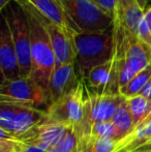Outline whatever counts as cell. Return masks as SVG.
I'll return each instance as SVG.
<instances>
[{
    "label": "cell",
    "instance_id": "484cf974",
    "mask_svg": "<svg viewBox=\"0 0 151 152\" xmlns=\"http://www.w3.org/2000/svg\"><path fill=\"white\" fill-rule=\"evenodd\" d=\"M141 94L143 96H145L146 98H148L149 100H151V79L148 82V84L146 85V87L144 88V90L141 92Z\"/></svg>",
    "mask_w": 151,
    "mask_h": 152
},
{
    "label": "cell",
    "instance_id": "277c9868",
    "mask_svg": "<svg viewBox=\"0 0 151 152\" xmlns=\"http://www.w3.org/2000/svg\"><path fill=\"white\" fill-rule=\"evenodd\" d=\"M75 33L113 31L114 19L90 0H61Z\"/></svg>",
    "mask_w": 151,
    "mask_h": 152
},
{
    "label": "cell",
    "instance_id": "2e32d148",
    "mask_svg": "<svg viewBox=\"0 0 151 152\" xmlns=\"http://www.w3.org/2000/svg\"><path fill=\"white\" fill-rule=\"evenodd\" d=\"M127 109L133 118L135 127L139 126L146 120L151 111V100L142 94L126 98Z\"/></svg>",
    "mask_w": 151,
    "mask_h": 152
},
{
    "label": "cell",
    "instance_id": "5b68a950",
    "mask_svg": "<svg viewBox=\"0 0 151 152\" xmlns=\"http://www.w3.org/2000/svg\"><path fill=\"white\" fill-rule=\"evenodd\" d=\"M2 19L6 22L12 35L20 66L21 78H30L32 59L30 31L26 15L20 4L14 1L2 12Z\"/></svg>",
    "mask_w": 151,
    "mask_h": 152
},
{
    "label": "cell",
    "instance_id": "f1b7e54d",
    "mask_svg": "<svg viewBox=\"0 0 151 152\" xmlns=\"http://www.w3.org/2000/svg\"><path fill=\"white\" fill-rule=\"evenodd\" d=\"M148 121H151V111H150L149 115H148V117H147V118H146V120L144 121V122H148Z\"/></svg>",
    "mask_w": 151,
    "mask_h": 152
},
{
    "label": "cell",
    "instance_id": "cb8c5ba5",
    "mask_svg": "<svg viewBox=\"0 0 151 152\" xmlns=\"http://www.w3.org/2000/svg\"><path fill=\"white\" fill-rule=\"evenodd\" d=\"M42 148H38L36 146H31V145L24 144L23 142H18V152H46Z\"/></svg>",
    "mask_w": 151,
    "mask_h": 152
},
{
    "label": "cell",
    "instance_id": "7a4b0ae2",
    "mask_svg": "<svg viewBox=\"0 0 151 152\" xmlns=\"http://www.w3.org/2000/svg\"><path fill=\"white\" fill-rule=\"evenodd\" d=\"M23 8L28 20L31 42L32 69L30 79L35 81L42 88L49 91V83L56 66V57L44 26L42 25L37 12L30 5L17 2Z\"/></svg>",
    "mask_w": 151,
    "mask_h": 152
},
{
    "label": "cell",
    "instance_id": "d6986e66",
    "mask_svg": "<svg viewBox=\"0 0 151 152\" xmlns=\"http://www.w3.org/2000/svg\"><path fill=\"white\" fill-rule=\"evenodd\" d=\"M89 136L92 138H110L119 142L116 128L112 121L94 122L89 128Z\"/></svg>",
    "mask_w": 151,
    "mask_h": 152
},
{
    "label": "cell",
    "instance_id": "7402d4cb",
    "mask_svg": "<svg viewBox=\"0 0 151 152\" xmlns=\"http://www.w3.org/2000/svg\"><path fill=\"white\" fill-rule=\"evenodd\" d=\"M137 36L143 42H145L146 45L151 47V30H150L149 26H148L147 22H146L145 17H144V20L142 21L141 25H140V27H139Z\"/></svg>",
    "mask_w": 151,
    "mask_h": 152
},
{
    "label": "cell",
    "instance_id": "8992f818",
    "mask_svg": "<svg viewBox=\"0 0 151 152\" xmlns=\"http://www.w3.org/2000/svg\"><path fill=\"white\" fill-rule=\"evenodd\" d=\"M87 91L80 80L79 85L59 100L51 104L47 109L46 120L67 127H79L85 119Z\"/></svg>",
    "mask_w": 151,
    "mask_h": 152
},
{
    "label": "cell",
    "instance_id": "5bb4252c",
    "mask_svg": "<svg viewBox=\"0 0 151 152\" xmlns=\"http://www.w3.org/2000/svg\"><path fill=\"white\" fill-rule=\"evenodd\" d=\"M16 2H23L33 7L42 16L60 26L74 39V32L69 20L63 7L61 0H15Z\"/></svg>",
    "mask_w": 151,
    "mask_h": 152
},
{
    "label": "cell",
    "instance_id": "52a82bcc",
    "mask_svg": "<svg viewBox=\"0 0 151 152\" xmlns=\"http://www.w3.org/2000/svg\"><path fill=\"white\" fill-rule=\"evenodd\" d=\"M0 102L35 109H40L44 106L49 107L51 104L49 91L30 78H20L14 81L2 80Z\"/></svg>",
    "mask_w": 151,
    "mask_h": 152
},
{
    "label": "cell",
    "instance_id": "30bf717a",
    "mask_svg": "<svg viewBox=\"0 0 151 152\" xmlns=\"http://www.w3.org/2000/svg\"><path fill=\"white\" fill-rule=\"evenodd\" d=\"M67 126L44 121L18 138L24 144L36 146L44 150L54 149L67 132Z\"/></svg>",
    "mask_w": 151,
    "mask_h": 152
},
{
    "label": "cell",
    "instance_id": "ac0fdd59",
    "mask_svg": "<svg viewBox=\"0 0 151 152\" xmlns=\"http://www.w3.org/2000/svg\"><path fill=\"white\" fill-rule=\"evenodd\" d=\"M150 79H151V63L146 68H144L142 72H140L138 75H136L127 84L120 87L119 92L125 98H129V97H133V96L139 95L144 90V88L148 84Z\"/></svg>",
    "mask_w": 151,
    "mask_h": 152
},
{
    "label": "cell",
    "instance_id": "4fadbf2b",
    "mask_svg": "<svg viewBox=\"0 0 151 152\" xmlns=\"http://www.w3.org/2000/svg\"><path fill=\"white\" fill-rule=\"evenodd\" d=\"M80 83L75 63L55 66L49 83V95L51 104L59 100L76 88Z\"/></svg>",
    "mask_w": 151,
    "mask_h": 152
},
{
    "label": "cell",
    "instance_id": "8fae6325",
    "mask_svg": "<svg viewBox=\"0 0 151 152\" xmlns=\"http://www.w3.org/2000/svg\"><path fill=\"white\" fill-rule=\"evenodd\" d=\"M37 15L50 37L55 57H56V66L75 63L76 52L73 38L60 26L47 19L46 17L42 16L39 12H37Z\"/></svg>",
    "mask_w": 151,
    "mask_h": 152
},
{
    "label": "cell",
    "instance_id": "4dcf8cb0",
    "mask_svg": "<svg viewBox=\"0 0 151 152\" xmlns=\"http://www.w3.org/2000/svg\"><path fill=\"white\" fill-rule=\"evenodd\" d=\"M46 152H55V151L53 150V149H51V150H47Z\"/></svg>",
    "mask_w": 151,
    "mask_h": 152
},
{
    "label": "cell",
    "instance_id": "83f0119b",
    "mask_svg": "<svg viewBox=\"0 0 151 152\" xmlns=\"http://www.w3.org/2000/svg\"><path fill=\"white\" fill-rule=\"evenodd\" d=\"M14 1L15 0H0V10H1V12H3V10Z\"/></svg>",
    "mask_w": 151,
    "mask_h": 152
},
{
    "label": "cell",
    "instance_id": "e0dca14e",
    "mask_svg": "<svg viewBox=\"0 0 151 152\" xmlns=\"http://www.w3.org/2000/svg\"><path fill=\"white\" fill-rule=\"evenodd\" d=\"M111 121L113 122L115 128H116L119 141H121L122 139H124L125 137H127L129 134L133 132L136 127L135 124H133V118L129 114L128 109H127L126 98L118 107Z\"/></svg>",
    "mask_w": 151,
    "mask_h": 152
},
{
    "label": "cell",
    "instance_id": "3957f363",
    "mask_svg": "<svg viewBox=\"0 0 151 152\" xmlns=\"http://www.w3.org/2000/svg\"><path fill=\"white\" fill-rule=\"evenodd\" d=\"M75 66L80 80L87 78L96 66L106 63L114 55L113 31L105 33H76L74 35Z\"/></svg>",
    "mask_w": 151,
    "mask_h": 152
},
{
    "label": "cell",
    "instance_id": "d4e9b609",
    "mask_svg": "<svg viewBox=\"0 0 151 152\" xmlns=\"http://www.w3.org/2000/svg\"><path fill=\"white\" fill-rule=\"evenodd\" d=\"M129 2H137L140 4L143 10H147V3L148 0H116V4H124V3H129Z\"/></svg>",
    "mask_w": 151,
    "mask_h": 152
},
{
    "label": "cell",
    "instance_id": "9a60e30c",
    "mask_svg": "<svg viewBox=\"0 0 151 152\" xmlns=\"http://www.w3.org/2000/svg\"><path fill=\"white\" fill-rule=\"evenodd\" d=\"M145 17V10L137 2L116 4L114 19L118 20L126 29L137 35L139 27Z\"/></svg>",
    "mask_w": 151,
    "mask_h": 152
},
{
    "label": "cell",
    "instance_id": "ba28073f",
    "mask_svg": "<svg viewBox=\"0 0 151 152\" xmlns=\"http://www.w3.org/2000/svg\"><path fill=\"white\" fill-rule=\"evenodd\" d=\"M47 112L22 104L0 102V129L18 139L46 120Z\"/></svg>",
    "mask_w": 151,
    "mask_h": 152
},
{
    "label": "cell",
    "instance_id": "ffe728a7",
    "mask_svg": "<svg viewBox=\"0 0 151 152\" xmlns=\"http://www.w3.org/2000/svg\"><path fill=\"white\" fill-rule=\"evenodd\" d=\"M53 150L55 152H79V136L76 128H67L65 136Z\"/></svg>",
    "mask_w": 151,
    "mask_h": 152
},
{
    "label": "cell",
    "instance_id": "9c48e42d",
    "mask_svg": "<svg viewBox=\"0 0 151 152\" xmlns=\"http://www.w3.org/2000/svg\"><path fill=\"white\" fill-rule=\"evenodd\" d=\"M82 81L89 94L104 95L120 93L119 67L115 54L109 61L93 68L87 78Z\"/></svg>",
    "mask_w": 151,
    "mask_h": 152
},
{
    "label": "cell",
    "instance_id": "603a6c76",
    "mask_svg": "<svg viewBox=\"0 0 151 152\" xmlns=\"http://www.w3.org/2000/svg\"><path fill=\"white\" fill-rule=\"evenodd\" d=\"M104 10L110 17L114 19L115 12H116V0H90Z\"/></svg>",
    "mask_w": 151,
    "mask_h": 152
},
{
    "label": "cell",
    "instance_id": "4316f807",
    "mask_svg": "<svg viewBox=\"0 0 151 152\" xmlns=\"http://www.w3.org/2000/svg\"><path fill=\"white\" fill-rule=\"evenodd\" d=\"M145 20L151 30V6H149V7L145 10Z\"/></svg>",
    "mask_w": 151,
    "mask_h": 152
},
{
    "label": "cell",
    "instance_id": "7c38bea8",
    "mask_svg": "<svg viewBox=\"0 0 151 152\" xmlns=\"http://www.w3.org/2000/svg\"><path fill=\"white\" fill-rule=\"evenodd\" d=\"M3 20V19H2ZM0 68L2 80L14 81L21 78L20 66L12 38L5 21L0 29Z\"/></svg>",
    "mask_w": 151,
    "mask_h": 152
},
{
    "label": "cell",
    "instance_id": "f546056e",
    "mask_svg": "<svg viewBox=\"0 0 151 152\" xmlns=\"http://www.w3.org/2000/svg\"><path fill=\"white\" fill-rule=\"evenodd\" d=\"M142 152H151V146H150V147H148L147 149H145V150L142 151Z\"/></svg>",
    "mask_w": 151,
    "mask_h": 152
},
{
    "label": "cell",
    "instance_id": "44dd1931",
    "mask_svg": "<svg viewBox=\"0 0 151 152\" xmlns=\"http://www.w3.org/2000/svg\"><path fill=\"white\" fill-rule=\"evenodd\" d=\"M19 140L0 129V152H18Z\"/></svg>",
    "mask_w": 151,
    "mask_h": 152
},
{
    "label": "cell",
    "instance_id": "6da1fadb",
    "mask_svg": "<svg viewBox=\"0 0 151 152\" xmlns=\"http://www.w3.org/2000/svg\"><path fill=\"white\" fill-rule=\"evenodd\" d=\"M113 37L114 54L119 67V84L122 87L151 63V47L116 19H114Z\"/></svg>",
    "mask_w": 151,
    "mask_h": 152
}]
</instances>
